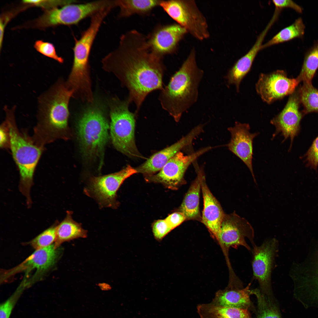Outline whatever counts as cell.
Wrapping results in <instances>:
<instances>
[{"mask_svg": "<svg viewBox=\"0 0 318 318\" xmlns=\"http://www.w3.org/2000/svg\"><path fill=\"white\" fill-rule=\"evenodd\" d=\"M300 82L298 77L289 78L285 71L277 70L268 74L261 73L255 89L262 100L270 104L291 95Z\"/></svg>", "mask_w": 318, "mask_h": 318, "instance_id": "cell-11", "label": "cell"}, {"mask_svg": "<svg viewBox=\"0 0 318 318\" xmlns=\"http://www.w3.org/2000/svg\"><path fill=\"white\" fill-rule=\"evenodd\" d=\"M94 102L85 109L77 127L82 151L90 159L102 155L108 140L109 128L104 110Z\"/></svg>", "mask_w": 318, "mask_h": 318, "instance_id": "cell-6", "label": "cell"}, {"mask_svg": "<svg viewBox=\"0 0 318 318\" xmlns=\"http://www.w3.org/2000/svg\"><path fill=\"white\" fill-rule=\"evenodd\" d=\"M272 1L276 9L279 10L283 8H289L299 13L302 12L301 7L292 0H273Z\"/></svg>", "mask_w": 318, "mask_h": 318, "instance_id": "cell-39", "label": "cell"}, {"mask_svg": "<svg viewBox=\"0 0 318 318\" xmlns=\"http://www.w3.org/2000/svg\"><path fill=\"white\" fill-rule=\"evenodd\" d=\"M301 104L297 89L290 95L287 102L283 110L270 121L274 125L275 131L272 139L279 133L284 137L282 142L289 138L291 140L290 149L293 140L298 134L300 121L304 115L300 110Z\"/></svg>", "mask_w": 318, "mask_h": 318, "instance_id": "cell-15", "label": "cell"}, {"mask_svg": "<svg viewBox=\"0 0 318 318\" xmlns=\"http://www.w3.org/2000/svg\"><path fill=\"white\" fill-rule=\"evenodd\" d=\"M131 103L128 97L121 100L115 97L111 100L109 105L111 137L114 146L118 151L130 158H144L135 143L136 115L129 110Z\"/></svg>", "mask_w": 318, "mask_h": 318, "instance_id": "cell-7", "label": "cell"}, {"mask_svg": "<svg viewBox=\"0 0 318 318\" xmlns=\"http://www.w3.org/2000/svg\"><path fill=\"white\" fill-rule=\"evenodd\" d=\"M208 146L188 155L179 151L170 159L156 174L147 176L150 181L161 183L175 189L186 182L185 173L190 165L200 156L211 150Z\"/></svg>", "mask_w": 318, "mask_h": 318, "instance_id": "cell-13", "label": "cell"}, {"mask_svg": "<svg viewBox=\"0 0 318 318\" xmlns=\"http://www.w3.org/2000/svg\"><path fill=\"white\" fill-rule=\"evenodd\" d=\"M251 283L243 285L229 284L224 289L217 291L211 302L215 304L250 310H254L250 299Z\"/></svg>", "mask_w": 318, "mask_h": 318, "instance_id": "cell-21", "label": "cell"}, {"mask_svg": "<svg viewBox=\"0 0 318 318\" xmlns=\"http://www.w3.org/2000/svg\"><path fill=\"white\" fill-rule=\"evenodd\" d=\"M305 156L307 165L316 170L318 165V136L313 141Z\"/></svg>", "mask_w": 318, "mask_h": 318, "instance_id": "cell-36", "label": "cell"}, {"mask_svg": "<svg viewBox=\"0 0 318 318\" xmlns=\"http://www.w3.org/2000/svg\"><path fill=\"white\" fill-rule=\"evenodd\" d=\"M165 220L173 230L186 221V218L182 213L179 211L170 214Z\"/></svg>", "mask_w": 318, "mask_h": 318, "instance_id": "cell-37", "label": "cell"}, {"mask_svg": "<svg viewBox=\"0 0 318 318\" xmlns=\"http://www.w3.org/2000/svg\"><path fill=\"white\" fill-rule=\"evenodd\" d=\"M74 93L61 80L39 97L37 122L31 137L36 145L44 148L64 137L67 128L69 102Z\"/></svg>", "mask_w": 318, "mask_h": 318, "instance_id": "cell-2", "label": "cell"}, {"mask_svg": "<svg viewBox=\"0 0 318 318\" xmlns=\"http://www.w3.org/2000/svg\"><path fill=\"white\" fill-rule=\"evenodd\" d=\"M22 1L24 4L40 7L46 10L58 8L59 6H62L70 3L78 2V1L75 0H25Z\"/></svg>", "mask_w": 318, "mask_h": 318, "instance_id": "cell-32", "label": "cell"}, {"mask_svg": "<svg viewBox=\"0 0 318 318\" xmlns=\"http://www.w3.org/2000/svg\"><path fill=\"white\" fill-rule=\"evenodd\" d=\"M318 68V41L305 57L301 69L297 76L301 82L312 83V80Z\"/></svg>", "mask_w": 318, "mask_h": 318, "instance_id": "cell-30", "label": "cell"}, {"mask_svg": "<svg viewBox=\"0 0 318 318\" xmlns=\"http://www.w3.org/2000/svg\"><path fill=\"white\" fill-rule=\"evenodd\" d=\"M15 106L10 108L7 106L4 107L5 121L9 129V149L19 172V189L26 200H29L31 199L30 191L34 173L44 148L36 145L26 132L18 129L15 119Z\"/></svg>", "mask_w": 318, "mask_h": 318, "instance_id": "cell-5", "label": "cell"}, {"mask_svg": "<svg viewBox=\"0 0 318 318\" xmlns=\"http://www.w3.org/2000/svg\"><path fill=\"white\" fill-rule=\"evenodd\" d=\"M204 173L201 168L197 170V176L186 193L179 208V212L184 215L186 220L201 221L202 216L199 211V198L201 180Z\"/></svg>", "mask_w": 318, "mask_h": 318, "instance_id": "cell-23", "label": "cell"}, {"mask_svg": "<svg viewBox=\"0 0 318 318\" xmlns=\"http://www.w3.org/2000/svg\"><path fill=\"white\" fill-rule=\"evenodd\" d=\"M187 33L184 28L178 24L161 26L147 37L148 42L151 50L163 57L175 51L179 42Z\"/></svg>", "mask_w": 318, "mask_h": 318, "instance_id": "cell-19", "label": "cell"}, {"mask_svg": "<svg viewBox=\"0 0 318 318\" xmlns=\"http://www.w3.org/2000/svg\"><path fill=\"white\" fill-rule=\"evenodd\" d=\"M201 189L203 201L201 222L207 228L212 237L217 239L225 213L219 203L208 188L204 173L202 178Z\"/></svg>", "mask_w": 318, "mask_h": 318, "instance_id": "cell-20", "label": "cell"}, {"mask_svg": "<svg viewBox=\"0 0 318 318\" xmlns=\"http://www.w3.org/2000/svg\"><path fill=\"white\" fill-rule=\"evenodd\" d=\"M72 3L46 10L34 21V26L45 28L59 25L76 24L86 17L90 16L109 5L107 0H99L82 4Z\"/></svg>", "mask_w": 318, "mask_h": 318, "instance_id": "cell-9", "label": "cell"}, {"mask_svg": "<svg viewBox=\"0 0 318 318\" xmlns=\"http://www.w3.org/2000/svg\"><path fill=\"white\" fill-rule=\"evenodd\" d=\"M297 89L304 115L313 112L318 114V89L312 83L303 82Z\"/></svg>", "mask_w": 318, "mask_h": 318, "instance_id": "cell-29", "label": "cell"}, {"mask_svg": "<svg viewBox=\"0 0 318 318\" xmlns=\"http://www.w3.org/2000/svg\"><path fill=\"white\" fill-rule=\"evenodd\" d=\"M10 19V16L8 15H3L0 18V49L2 47V42L3 39L5 27L7 22Z\"/></svg>", "mask_w": 318, "mask_h": 318, "instance_id": "cell-40", "label": "cell"}, {"mask_svg": "<svg viewBox=\"0 0 318 318\" xmlns=\"http://www.w3.org/2000/svg\"><path fill=\"white\" fill-rule=\"evenodd\" d=\"M25 285L21 284L16 292L9 299L1 304L0 318H9L13 309Z\"/></svg>", "mask_w": 318, "mask_h": 318, "instance_id": "cell-34", "label": "cell"}, {"mask_svg": "<svg viewBox=\"0 0 318 318\" xmlns=\"http://www.w3.org/2000/svg\"><path fill=\"white\" fill-rule=\"evenodd\" d=\"M203 125H197L177 142L153 154L144 163L135 168L137 173L148 176L160 171L178 153L191 145L193 140L203 132Z\"/></svg>", "mask_w": 318, "mask_h": 318, "instance_id": "cell-16", "label": "cell"}, {"mask_svg": "<svg viewBox=\"0 0 318 318\" xmlns=\"http://www.w3.org/2000/svg\"><path fill=\"white\" fill-rule=\"evenodd\" d=\"M252 266L253 276L259 284V289L270 298H274L271 284V274L278 243L275 238L264 241L261 245L253 246Z\"/></svg>", "mask_w": 318, "mask_h": 318, "instance_id": "cell-10", "label": "cell"}, {"mask_svg": "<svg viewBox=\"0 0 318 318\" xmlns=\"http://www.w3.org/2000/svg\"><path fill=\"white\" fill-rule=\"evenodd\" d=\"M314 270V274L312 279V282H313L318 287V262Z\"/></svg>", "mask_w": 318, "mask_h": 318, "instance_id": "cell-41", "label": "cell"}, {"mask_svg": "<svg viewBox=\"0 0 318 318\" xmlns=\"http://www.w3.org/2000/svg\"><path fill=\"white\" fill-rule=\"evenodd\" d=\"M197 309L200 318H252L247 309L222 306L211 302L198 304Z\"/></svg>", "mask_w": 318, "mask_h": 318, "instance_id": "cell-24", "label": "cell"}, {"mask_svg": "<svg viewBox=\"0 0 318 318\" xmlns=\"http://www.w3.org/2000/svg\"><path fill=\"white\" fill-rule=\"evenodd\" d=\"M0 145L2 148H9V136L8 128L4 121L1 125L0 129Z\"/></svg>", "mask_w": 318, "mask_h": 318, "instance_id": "cell-38", "label": "cell"}, {"mask_svg": "<svg viewBox=\"0 0 318 318\" xmlns=\"http://www.w3.org/2000/svg\"><path fill=\"white\" fill-rule=\"evenodd\" d=\"M112 9L111 6L106 7L92 15L88 28L79 39L75 38L72 67L65 83L77 96L87 98L93 95L89 63L90 52L104 20Z\"/></svg>", "mask_w": 318, "mask_h": 318, "instance_id": "cell-4", "label": "cell"}, {"mask_svg": "<svg viewBox=\"0 0 318 318\" xmlns=\"http://www.w3.org/2000/svg\"><path fill=\"white\" fill-rule=\"evenodd\" d=\"M250 129L249 124L236 122L234 126L228 128L231 138L226 146L246 165L256 184L252 165L253 141L259 133H251Z\"/></svg>", "mask_w": 318, "mask_h": 318, "instance_id": "cell-17", "label": "cell"}, {"mask_svg": "<svg viewBox=\"0 0 318 318\" xmlns=\"http://www.w3.org/2000/svg\"><path fill=\"white\" fill-rule=\"evenodd\" d=\"M248 238L252 246L255 244L254 240V231L250 224L244 218L234 212L225 214L222 222L217 240L226 250L231 247L236 248L239 246L251 251L245 238Z\"/></svg>", "mask_w": 318, "mask_h": 318, "instance_id": "cell-12", "label": "cell"}, {"mask_svg": "<svg viewBox=\"0 0 318 318\" xmlns=\"http://www.w3.org/2000/svg\"><path fill=\"white\" fill-rule=\"evenodd\" d=\"M34 47L38 52L44 55L53 59L59 63L63 62V58L58 55L52 44L38 40L35 42Z\"/></svg>", "mask_w": 318, "mask_h": 318, "instance_id": "cell-33", "label": "cell"}, {"mask_svg": "<svg viewBox=\"0 0 318 318\" xmlns=\"http://www.w3.org/2000/svg\"><path fill=\"white\" fill-rule=\"evenodd\" d=\"M271 25L270 23L268 24L258 37L251 48L237 61L224 77L228 85H234L237 92H239L241 81L250 70L257 54L261 49L262 42Z\"/></svg>", "mask_w": 318, "mask_h": 318, "instance_id": "cell-22", "label": "cell"}, {"mask_svg": "<svg viewBox=\"0 0 318 318\" xmlns=\"http://www.w3.org/2000/svg\"><path fill=\"white\" fill-rule=\"evenodd\" d=\"M251 294L255 295L257 300L256 318H281L274 298L267 297L259 288L251 290Z\"/></svg>", "mask_w": 318, "mask_h": 318, "instance_id": "cell-27", "label": "cell"}, {"mask_svg": "<svg viewBox=\"0 0 318 318\" xmlns=\"http://www.w3.org/2000/svg\"><path fill=\"white\" fill-rule=\"evenodd\" d=\"M304 29L302 20L299 18L292 24L282 29L266 43L262 45L261 49L302 37L304 34Z\"/></svg>", "mask_w": 318, "mask_h": 318, "instance_id": "cell-28", "label": "cell"}, {"mask_svg": "<svg viewBox=\"0 0 318 318\" xmlns=\"http://www.w3.org/2000/svg\"><path fill=\"white\" fill-rule=\"evenodd\" d=\"M137 173L135 168L127 165L118 172L92 177L88 189L101 206L113 207L115 205L117 192L121 185L126 179Z\"/></svg>", "mask_w": 318, "mask_h": 318, "instance_id": "cell-14", "label": "cell"}, {"mask_svg": "<svg viewBox=\"0 0 318 318\" xmlns=\"http://www.w3.org/2000/svg\"><path fill=\"white\" fill-rule=\"evenodd\" d=\"M58 248L54 245L36 250L21 264L3 273L2 280L9 278L20 272H25L26 276L32 271H35L32 279L36 280L41 274L45 273L55 264L59 256Z\"/></svg>", "mask_w": 318, "mask_h": 318, "instance_id": "cell-18", "label": "cell"}, {"mask_svg": "<svg viewBox=\"0 0 318 318\" xmlns=\"http://www.w3.org/2000/svg\"><path fill=\"white\" fill-rule=\"evenodd\" d=\"M203 74L197 66L193 48L168 85L161 90L158 100L161 107L176 122L197 101L198 87Z\"/></svg>", "mask_w": 318, "mask_h": 318, "instance_id": "cell-3", "label": "cell"}, {"mask_svg": "<svg viewBox=\"0 0 318 318\" xmlns=\"http://www.w3.org/2000/svg\"><path fill=\"white\" fill-rule=\"evenodd\" d=\"M172 229L165 219L156 221L153 227V232L155 238L161 240Z\"/></svg>", "mask_w": 318, "mask_h": 318, "instance_id": "cell-35", "label": "cell"}, {"mask_svg": "<svg viewBox=\"0 0 318 318\" xmlns=\"http://www.w3.org/2000/svg\"><path fill=\"white\" fill-rule=\"evenodd\" d=\"M161 1L117 0H115V3L116 7L120 9L119 16L125 18L135 14H148L156 7L160 6Z\"/></svg>", "mask_w": 318, "mask_h": 318, "instance_id": "cell-26", "label": "cell"}, {"mask_svg": "<svg viewBox=\"0 0 318 318\" xmlns=\"http://www.w3.org/2000/svg\"><path fill=\"white\" fill-rule=\"evenodd\" d=\"M160 6L196 39L203 40L209 37L206 19L194 0H161Z\"/></svg>", "mask_w": 318, "mask_h": 318, "instance_id": "cell-8", "label": "cell"}, {"mask_svg": "<svg viewBox=\"0 0 318 318\" xmlns=\"http://www.w3.org/2000/svg\"><path fill=\"white\" fill-rule=\"evenodd\" d=\"M162 59L151 50L147 37L133 30L123 34L118 47L102 60L103 69L115 75L128 90L136 115L150 93L164 87Z\"/></svg>", "mask_w": 318, "mask_h": 318, "instance_id": "cell-1", "label": "cell"}, {"mask_svg": "<svg viewBox=\"0 0 318 318\" xmlns=\"http://www.w3.org/2000/svg\"><path fill=\"white\" fill-rule=\"evenodd\" d=\"M58 223L57 221L55 222L51 226L33 239L30 243L33 248L37 250L52 245L56 240V227Z\"/></svg>", "mask_w": 318, "mask_h": 318, "instance_id": "cell-31", "label": "cell"}, {"mask_svg": "<svg viewBox=\"0 0 318 318\" xmlns=\"http://www.w3.org/2000/svg\"><path fill=\"white\" fill-rule=\"evenodd\" d=\"M71 213L68 211L65 218L57 225L54 244L57 248L65 242L87 237V231L82 228L80 224L73 220Z\"/></svg>", "mask_w": 318, "mask_h": 318, "instance_id": "cell-25", "label": "cell"}]
</instances>
